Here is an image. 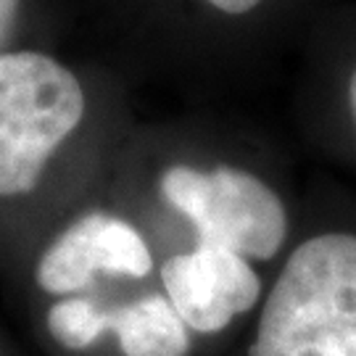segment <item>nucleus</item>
I'll use <instances>...</instances> for the list:
<instances>
[{"label": "nucleus", "mask_w": 356, "mask_h": 356, "mask_svg": "<svg viewBox=\"0 0 356 356\" xmlns=\"http://www.w3.org/2000/svg\"><path fill=\"white\" fill-rule=\"evenodd\" d=\"M19 6H22V0H0V48L11 38L13 24L19 19Z\"/></svg>", "instance_id": "6e6552de"}, {"label": "nucleus", "mask_w": 356, "mask_h": 356, "mask_svg": "<svg viewBox=\"0 0 356 356\" xmlns=\"http://www.w3.org/2000/svg\"><path fill=\"white\" fill-rule=\"evenodd\" d=\"M161 285L185 327L201 335L222 332L261 298V277L251 261L211 245L169 256L161 264Z\"/></svg>", "instance_id": "39448f33"}, {"label": "nucleus", "mask_w": 356, "mask_h": 356, "mask_svg": "<svg viewBox=\"0 0 356 356\" xmlns=\"http://www.w3.org/2000/svg\"><path fill=\"white\" fill-rule=\"evenodd\" d=\"M206 3H211L214 8H219V11L225 13H245L251 11V8H256L261 0H206Z\"/></svg>", "instance_id": "1a4fd4ad"}, {"label": "nucleus", "mask_w": 356, "mask_h": 356, "mask_svg": "<svg viewBox=\"0 0 356 356\" xmlns=\"http://www.w3.org/2000/svg\"><path fill=\"white\" fill-rule=\"evenodd\" d=\"M248 356H356V235L322 232L288 256Z\"/></svg>", "instance_id": "f257e3e1"}, {"label": "nucleus", "mask_w": 356, "mask_h": 356, "mask_svg": "<svg viewBox=\"0 0 356 356\" xmlns=\"http://www.w3.org/2000/svg\"><path fill=\"white\" fill-rule=\"evenodd\" d=\"M153 272V256L143 235L114 214L90 211L61 229L42 251L35 280L53 296H79L98 275L143 280Z\"/></svg>", "instance_id": "20e7f679"}, {"label": "nucleus", "mask_w": 356, "mask_h": 356, "mask_svg": "<svg viewBox=\"0 0 356 356\" xmlns=\"http://www.w3.org/2000/svg\"><path fill=\"white\" fill-rule=\"evenodd\" d=\"M159 191L193 225L198 245L225 248L248 261H269L288 238V214L264 179L238 169L169 166Z\"/></svg>", "instance_id": "7ed1b4c3"}, {"label": "nucleus", "mask_w": 356, "mask_h": 356, "mask_svg": "<svg viewBox=\"0 0 356 356\" xmlns=\"http://www.w3.org/2000/svg\"><path fill=\"white\" fill-rule=\"evenodd\" d=\"M108 335L124 356H191L193 338L164 293L108 306Z\"/></svg>", "instance_id": "423d86ee"}, {"label": "nucleus", "mask_w": 356, "mask_h": 356, "mask_svg": "<svg viewBox=\"0 0 356 356\" xmlns=\"http://www.w3.org/2000/svg\"><path fill=\"white\" fill-rule=\"evenodd\" d=\"M48 335L66 351H88L108 335V306L88 296H64L48 309Z\"/></svg>", "instance_id": "0eeeda50"}, {"label": "nucleus", "mask_w": 356, "mask_h": 356, "mask_svg": "<svg viewBox=\"0 0 356 356\" xmlns=\"http://www.w3.org/2000/svg\"><path fill=\"white\" fill-rule=\"evenodd\" d=\"M348 108H351V116H354V127H356V72L348 79Z\"/></svg>", "instance_id": "9d476101"}, {"label": "nucleus", "mask_w": 356, "mask_h": 356, "mask_svg": "<svg viewBox=\"0 0 356 356\" xmlns=\"http://www.w3.org/2000/svg\"><path fill=\"white\" fill-rule=\"evenodd\" d=\"M85 116V90L45 53H0V198L38 188Z\"/></svg>", "instance_id": "f03ea898"}]
</instances>
